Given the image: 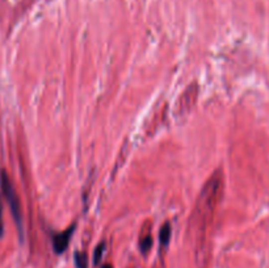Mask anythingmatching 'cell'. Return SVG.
Here are the masks:
<instances>
[{
  "label": "cell",
  "instance_id": "cell-1",
  "mask_svg": "<svg viewBox=\"0 0 269 268\" xmlns=\"http://www.w3.org/2000/svg\"><path fill=\"white\" fill-rule=\"evenodd\" d=\"M222 176L214 175L209 180L202 189V192L198 196L196 205V214H194V221L197 224H207V220L211 217V214L215 210V207L218 205L222 195Z\"/></svg>",
  "mask_w": 269,
  "mask_h": 268
},
{
  "label": "cell",
  "instance_id": "cell-2",
  "mask_svg": "<svg viewBox=\"0 0 269 268\" xmlns=\"http://www.w3.org/2000/svg\"><path fill=\"white\" fill-rule=\"evenodd\" d=\"M0 187H1V191H3L4 196H5V199H7L8 204H9L12 216H13V220H15L16 225H17L20 237H21L22 239V216L21 208H20V200H18L17 193H16L11 180L8 178L7 172L4 170L0 171Z\"/></svg>",
  "mask_w": 269,
  "mask_h": 268
},
{
  "label": "cell",
  "instance_id": "cell-3",
  "mask_svg": "<svg viewBox=\"0 0 269 268\" xmlns=\"http://www.w3.org/2000/svg\"><path fill=\"white\" fill-rule=\"evenodd\" d=\"M75 228H77V224H73L69 229H66L65 232L53 236L51 241H53V250H54L55 254L65 253L66 249L69 247L70 239H71L74 232H75Z\"/></svg>",
  "mask_w": 269,
  "mask_h": 268
},
{
  "label": "cell",
  "instance_id": "cell-4",
  "mask_svg": "<svg viewBox=\"0 0 269 268\" xmlns=\"http://www.w3.org/2000/svg\"><path fill=\"white\" fill-rule=\"evenodd\" d=\"M171 224L167 222V224H164L162 226L159 232V241L160 243L163 245V246H167L168 243H170V239H171Z\"/></svg>",
  "mask_w": 269,
  "mask_h": 268
},
{
  "label": "cell",
  "instance_id": "cell-5",
  "mask_svg": "<svg viewBox=\"0 0 269 268\" xmlns=\"http://www.w3.org/2000/svg\"><path fill=\"white\" fill-rule=\"evenodd\" d=\"M74 263L77 268H88V258L86 253L77 251L74 254Z\"/></svg>",
  "mask_w": 269,
  "mask_h": 268
},
{
  "label": "cell",
  "instance_id": "cell-6",
  "mask_svg": "<svg viewBox=\"0 0 269 268\" xmlns=\"http://www.w3.org/2000/svg\"><path fill=\"white\" fill-rule=\"evenodd\" d=\"M104 250H105V243L101 242L97 247H96L95 254H93V263H95V265H98V263H100V261H101L102 258V254H104Z\"/></svg>",
  "mask_w": 269,
  "mask_h": 268
},
{
  "label": "cell",
  "instance_id": "cell-7",
  "mask_svg": "<svg viewBox=\"0 0 269 268\" xmlns=\"http://www.w3.org/2000/svg\"><path fill=\"white\" fill-rule=\"evenodd\" d=\"M151 246H153V238L150 236L145 237V238L141 241V243H139V247H141V251H142L143 254L146 253V251H149L150 249H151Z\"/></svg>",
  "mask_w": 269,
  "mask_h": 268
},
{
  "label": "cell",
  "instance_id": "cell-8",
  "mask_svg": "<svg viewBox=\"0 0 269 268\" xmlns=\"http://www.w3.org/2000/svg\"><path fill=\"white\" fill-rule=\"evenodd\" d=\"M4 234V224H3V205H1V199H0V238Z\"/></svg>",
  "mask_w": 269,
  "mask_h": 268
},
{
  "label": "cell",
  "instance_id": "cell-9",
  "mask_svg": "<svg viewBox=\"0 0 269 268\" xmlns=\"http://www.w3.org/2000/svg\"><path fill=\"white\" fill-rule=\"evenodd\" d=\"M102 268H113L110 265H105V266H102Z\"/></svg>",
  "mask_w": 269,
  "mask_h": 268
}]
</instances>
